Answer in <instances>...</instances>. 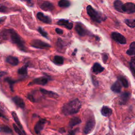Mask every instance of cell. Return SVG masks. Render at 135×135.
<instances>
[{
    "label": "cell",
    "mask_w": 135,
    "mask_h": 135,
    "mask_svg": "<svg viewBox=\"0 0 135 135\" xmlns=\"http://www.w3.org/2000/svg\"><path fill=\"white\" fill-rule=\"evenodd\" d=\"M57 49L62 50L63 47V45H62V40L60 38H59L57 42Z\"/></svg>",
    "instance_id": "cell-35"
},
{
    "label": "cell",
    "mask_w": 135,
    "mask_h": 135,
    "mask_svg": "<svg viewBox=\"0 0 135 135\" xmlns=\"http://www.w3.org/2000/svg\"><path fill=\"white\" fill-rule=\"evenodd\" d=\"M55 32L58 34H62L63 33V31L62 30L59 28H55Z\"/></svg>",
    "instance_id": "cell-41"
},
{
    "label": "cell",
    "mask_w": 135,
    "mask_h": 135,
    "mask_svg": "<svg viewBox=\"0 0 135 135\" xmlns=\"http://www.w3.org/2000/svg\"><path fill=\"white\" fill-rule=\"evenodd\" d=\"M59 132H61V133H64V132H65V130L63 128H62V129H60L59 130Z\"/></svg>",
    "instance_id": "cell-44"
},
{
    "label": "cell",
    "mask_w": 135,
    "mask_h": 135,
    "mask_svg": "<svg viewBox=\"0 0 135 135\" xmlns=\"http://www.w3.org/2000/svg\"><path fill=\"white\" fill-rule=\"evenodd\" d=\"M36 16L40 21L44 23L50 24L52 22V20L49 16L45 15L41 12H38L36 14Z\"/></svg>",
    "instance_id": "cell-13"
},
{
    "label": "cell",
    "mask_w": 135,
    "mask_h": 135,
    "mask_svg": "<svg viewBox=\"0 0 135 135\" xmlns=\"http://www.w3.org/2000/svg\"><path fill=\"white\" fill-rule=\"evenodd\" d=\"M56 24L60 26H64L68 30H71L73 27V23L70 22L69 20L65 19H61L59 20Z\"/></svg>",
    "instance_id": "cell-12"
},
{
    "label": "cell",
    "mask_w": 135,
    "mask_h": 135,
    "mask_svg": "<svg viewBox=\"0 0 135 135\" xmlns=\"http://www.w3.org/2000/svg\"><path fill=\"white\" fill-rule=\"evenodd\" d=\"M0 131L1 132L5 134H12L13 133L12 129L8 126L5 124L0 126Z\"/></svg>",
    "instance_id": "cell-23"
},
{
    "label": "cell",
    "mask_w": 135,
    "mask_h": 135,
    "mask_svg": "<svg viewBox=\"0 0 135 135\" xmlns=\"http://www.w3.org/2000/svg\"><path fill=\"white\" fill-rule=\"evenodd\" d=\"M27 98L32 102H35V99L33 97V95L32 94H28L27 95Z\"/></svg>",
    "instance_id": "cell-36"
},
{
    "label": "cell",
    "mask_w": 135,
    "mask_h": 135,
    "mask_svg": "<svg viewBox=\"0 0 135 135\" xmlns=\"http://www.w3.org/2000/svg\"><path fill=\"white\" fill-rule=\"evenodd\" d=\"M119 80L124 88H128L129 86V83L126 78L123 76H120L119 78Z\"/></svg>",
    "instance_id": "cell-32"
},
{
    "label": "cell",
    "mask_w": 135,
    "mask_h": 135,
    "mask_svg": "<svg viewBox=\"0 0 135 135\" xmlns=\"http://www.w3.org/2000/svg\"><path fill=\"white\" fill-rule=\"evenodd\" d=\"M81 122V120L79 117H74L70 119L69 123V126L70 128H73L75 126L80 124Z\"/></svg>",
    "instance_id": "cell-21"
},
{
    "label": "cell",
    "mask_w": 135,
    "mask_h": 135,
    "mask_svg": "<svg viewBox=\"0 0 135 135\" xmlns=\"http://www.w3.org/2000/svg\"><path fill=\"white\" fill-rule=\"evenodd\" d=\"M108 56L106 53L102 54V59H103V61L104 63L106 62V61L108 60Z\"/></svg>",
    "instance_id": "cell-40"
},
{
    "label": "cell",
    "mask_w": 135,
    "mask_h": 135,
    "mask_svg": "<svg viewBox=\"0 0 135 135\" xmlns=\"http://www.w3.org/2000/svg\"><path fill=\"white\" fill-rule=\"evenodd\" d=\"M40 92H41V93L45 97L55 99H57L59 97V94L54 92H53L51 91H48V90L43 89V88H41L40 89Z\"/></svg>",
    "instance_id": "cell-11"
},
{
    "label": "cell",
    "mask_w": 135,
    "mask_h": 135,
    "mask_svg": "<svg viewBox=\"0 0 135 135\" xmlns=\"http://www.w3.org/2000/svg\"><path fill=\"white\" fill-rule=\"evenodd\" d=\"M78 130H79V128H76V129L70 131L67 135H75Z\"/></svg>",
    "instance_id": "cell-38"
},
{
    "label": "cell",
    "mask_w": 135,
    "mask_h": 135,
    "mask_svg": "<svg viewBox=\"0 0 135 135\" xmlns=\"http://www.w3.org/2000/svg\"><path fill=\"white\" fill-rule=\"evenodd\" d=\"M13 128L15 130V131L19 135H26L25 132L24 131V130H22L21 128H20L17 126H16V124L13 123Z\"/></svg>",
    "instance_id": "cell-30"
},
{
    "label": "cell",
    "mask_w": 135,
    "mask_h": 135,
    "mask_svg": "<svg viewBox=\"0 0 135 135\" xmlns=\"http://www.w3.org/2000/svg\"><path fill=\"white\" fill-rule=\"evenodd\" d=\"M27 67L28 65L26 64L18 70V74L21 75H26L27 74Z\"/></svg>",
    "instance_id": "cell-27"
},
{
    "label": "cell",
    "mask_w": 135,
    "mask_h": 135,
    "mask_svg": "<svg viewBox=\"0 0 135 135\" xmlns=\"http://www.w3.org/2000/svg\"><path fill=\"white\" fill-rule=\"evenodd\" d=\"M0 117H2V118H4V119H7V118L6 117V115H5V113H4V111L0 108Z\"/></svg>",
    "instance_id": "cell-39"
},
{
    "label": "cell",
    "mask_w": 135,
    "mask_h": 135,
    "mask_svg": "<svg viewBox=\"0 0 135 135\" xmlns=\"http://www.w3.org/2000/svg\"><path fill=\"white\" fill-rule=\"evenodd\" d=\"M104 68L102 67L99 63H95L92 67V71L95 74L101 73L104 70Z\"/></svg>",
    "instance_id": "cell-19"
},
{
    "label": "cell",
    "mask_w": 135,
    "mask_h": 135,
    "mask_svg": "<svg viewBox=\"0 0 135 135\" xmlns=\"http://www.w3.org/2000/svg\"><path fill=\"white\" fill-rule=\"evenodd\" d=\"M95 125V122L94 119L93 118L89 119L87 121L85 125V127L84 128V130H83L84 133L85 134H89L90 133H91L94 129Z\"/></svg>",
    "instance_id": "cell-6"
},
{
    "label": "cell",
    "mask_w": 135,
    "mask_h": 135,
    "mask_svg": "<svg viewBox=\"0 0 135 135\" xmlns=\"http://www.w3.org/2000/svg\"><path fill=\"white\" fill-rule=\"evenodd\" d=\"M126 53L129 55H135V42H133L130 44L129 49L127 51Z\"/></svg>",
    "instance_id": "cell-26"
},
{
    "label": "cell",
    "mask_w": 135,
    "mask_h": 135,
    "mask_svg": "<svg viewBox=\"0 0 135 135\" xmlns=\"http://www.w3.org/2000/svg\"><path fill=\"white\" fill-rule=\"evenodd\" d=\"M2 20H2V18H0V23H1V22H2Z\"/></svg>",
    "instance_id": "cell-48"
},
{
    "label": "cell",
    "mask_w": 135,
    "mask_h": 135,
    "mask_svg": "<svg viewBox=\"0 0 135 135\" xmlns=\"http://www.w3.org/2000/svg\"><path fill=\"white\" fill-rule=\"evenodd\" d=\"M131 94L130 92H125L122 93L120 96L119 102L120 104H125L130 99Z\"/></svg>",
    "instance_id": "cell-16"
},
{
    "label": "cell",
    "mask_w": 135,
    "mask_h": 135,
    "mask_svg": "<svg viewBox=\"0 0 135 135\" xmlns=\"http://www.w3.org/2000/svg\"><path fill=\"white\" fill-rule=\"evenodd\" d=\"M38 32H39L43 37H45V38H48L47 33L45 31H44L43 30V28H42V27H39L38 28Z\"/></svg>",
    "instance_id": "cell-33"
},
{
    "label": "cell",
    "mask_w": 135,
    "mask_h": 135,
    "mask_svg": "<svg viewBox=\"0 0 135 135\" xmlns=\"http://www.w3.org/2000/svg\"><path fill=\"white\" fill-rule=\"evenodd\" d=\"M132 135H135V130H134V131H133V134H132Z\"/></svg>",
    "instance_id": "cell-47"
},
{
    "label": "cell",
    "mask_w": 135,
    "mask_h": 135,
    "mask_svg": "<svg viewBox=\"0 0 135 135\" xmlns=\"http://www.w3.org/2000/svg\"><path fill=\"white\" fill-rule=\"evenodd\" d=\"M101 114L104 117H109L112 113V109L107 106H103L101 110Z\"/></svg>",
    "instance_id": "cell-18"
},
{
    "label": "cell",
    "mask_w": 135,
    "mask_h": 135,
    "mask_svg": "<svg viewBox=\"0 0 135 135\" xmlns=\"http://www.w3.org/2000/svg\"><path fill=\"white\" fill-rule=\"evenodd\" d=\"M75 30L79 35L84 36L88 34V31L85 30L81 24L78 23L75 26Z\"/></svg>",
    "instance_id": "cell-14"
},
{
    "label": "cell",
    "mask_w": 135,
    "mask_h": 135,
    "mask_svg": "<svg viewBox=\"0 0 135 135\" xmlns=\"http://www.w3.org/2000/svg\"><path fill=\"white\" fill-rule=\"evenodd\" d=\"M38 3L40 8L44 11H52L54 8L53 4L49 1L39 0Z\"/></svg>",
    "instance_id": "cell-5"
},
{
    "label": "cell",
    "mask_w": 135,
    "mask_h": 135,
    "mask_svg": "<svg viewBox=\"0 0 135 135\" xmlns=\"http://www.w3.org/2000/svg\"><path fill=\"white\" fill-rule=\"evenodd\" d=\"M5 81L6 82H7L8 84H9V87H10V89L13 92L14 91V89H13V86H14V84L16 83V82L17 81L11 78H5Z\"/></svg>",
    "instance_id": "cell-29"
},
{
    "label": "cell",
    "mask_w": 135,
    "mask_h": 135,
    "mask_svg": "<svg viewBox=\"0 0 135 135\" xmlns=\"http://www.w3.org/2000/svg\"><path fill=\"white\" fill-rule=\"evenodd\" d=\"M31 45L35 48L40 49H44L49 48L51 47V45L48 43L44 42L40 40H33L30 43Z\"/></svg>",
    "instance_id": "cell-4"
},
{
    "label": "cell",
    "mask_w": 135,
    "mask_h": 135,
    "mask_svg": "<svg viewBox=\"0 0 135 135\" xmlns=\"http://www.w3.org/2000/svg\"><path fill=\"white\" fill-rule=\"evenodd\" d=\"M12 117H13L15 123L17 125V126L20 128H21L22 130H24L23 127V126H22V124H21V122L19 120V118H18L17 114H16V113L15 111H12Z\"/></svg>",
    "instance_id": "cell-22"
},
{
    "label": "cell",
    "mask_w": 135,
    "mask_h": 135,
    "mask_svg": "<svg viewBox=\"0 0 135 135\" xmlns=\"http://www.w3.org/2000/svg\"><path fill=\"white\" fill-rule=\"evenodd\" d=\"M111 89L115 93H119L121 90V85L119 81H115L111 86Z\"/></svg>",
    "instance_id": "cell-20"
},
{
    "label": "cell",
    "mask_w": 135,
    "mask_h": 135,
    "mask_svg": "<svg viewBox=\"0 0 135 135\" xmlns=\"http://www.w3.org/2000/svg\"><path fill=\"white\" fill-rule=\"evenodd\" d=\"M53 62L54 64H55L56 65H62L63 64L64 59H63V57H62L61 56L55 55L53 59Z\"/></svg>",
    "instance_id": "cell-25"
},
{
    "label": "cell",
    "mask_w": 135,
    "mask_h": 135,
    "mask_svg": "<svg viewBox=\"0 0 135 135\" xmlns=\"http://www.w3.org/2000/svg\"><path fill=\"white\" fill-rule=\"evenodd\" d=\"M45 123L46 120L44 119H41L38 120V121L35 124L34 126V131L36 134H38L41 133V132L44 128Z\"/></svg>",
    "instance_id": "cell-10"
},
{
    "label": "cell",
    "mask_w": 135,
    "mask_h": 135,
    "mask_svg": "<svg viewBox=\"0 0 135 135\" xmlns=\"http://www.w3.org/2000/svg\"><path fill=\"white\" fill-rule=\"evenodd\" d=\"M13 102L18 107L21 108V109H24L25 107V102L21 97L18 96H15L12 98V99Z\"/></svg>",
    "instance_id": "cell-15"
},
{
    "label": "cell",
    "mask_w": 135,
    "mask_h": 135,
    "mask_svg": "<svg viewBox=\"0 0 135 135\" xmlns=\"http://www.w3.org/2000/svg\"><path fill=\"white\" fill-rule=\"evenodd\" d=\"M76 51H77V50H76V49H75L74 52H73V55H75V52H76Z\"/></svg>",
    "instance_id": "cell-46"
},
{
    "label": "cell",
    "mask_w": 135,
    "mask_h": 135,
    "mask_svg": "<svg viewBox=\"0 0 135 135\" xmlns=\"http://www.w3.org/2000/svg\"><path fill=\"white\" fill-rule=\"evenodd\" d=\"M6 61L9 64L13 66L17 65L19 63V60L18 58L15 56H13L11 55H9L6 57Z\"/></svg>",
    "instance_id": "cell-17"
},
{
    "label": "cell",
    "mask_w": 135,
    "mask_h": 135,
    "mask_svg": "<svg viewBox=\"0 0 135 135\" xmlns=\"http://www.w3.org/2000/svg\"><path fill=\"white\" fill-rule=\"evenodd\" d=\"M123 3L120 1V0H115L114 3H113V5L115 8V9L120 12L122 13V5H123Z\"/></svg>",
    "instance_id": "cell-24"
},
{
    "label": "cell",
    "mask_w": 135,
    "mask_h": 135,
    "mask_svg": "<svg viewBox=\"0 0 135 135\" xmlns=\"http://www.w3.org/2000/svg\"><path fill=\"white\" fill-rule=\"evenodd\" d=\"M130 63L132 64L133 65L135 66V55L131 58V61L130 62Z\"/></svg>",
    "instance_id": "cell-42"
},
{
    "label": "cell",
    "mask_w": 135,
    "mask_h": 135,
    "mask_svg": "<svg viewBox=\"0 0 135 135\" xmlns=\"http://www.w3.org/2000/svg\"><path fill=\"white\" fill-rule=\"evenodd\" d=\"M124 23L130 27L133 28L135 27V18L134 19H126Z\"/></svg>",
    "instance_id": "cell-31"
},
{
    "label": "cell",
    "mask_w": 135,
    "mask_h": 135,
    "mask_svg": "<svg viewBox=\"0 0 135 135\" xmlns=\"http://www.w3.org/2000/svg\"><path fill=\"white\" fill-rule=\"evenodd\" d=\"M122 12L126 13H135V4L133 3L128 2L123 4L122 5Z\"/></svg>",
    "instance_id": "cell-8"
},
{
    "label": "cell",
    "mask_w": 135,
    "mask_h": 135,
    "mask_svg": "<svg viewBox=\"0 0 135 135\" xmlns=\"http://www.w3.org/2000/svg\"><path fill=\"white\" fill-rule=\"evenodd\" d=\"M5 74V73H4V72H0V78L2 76H3V75H4Z\"/></svg>",
    "instance_id": "cell-45"
},
{
    "label": "cell",
    "mask_w": 135,
    "mask_h": 135,
    "mask_svg": "<svg viewBox=\"0 0 135 135\" xmlns=\"http://www.w3.org/2000/svg\"><path fill=\"white\" fill-rule=\"evenodd\" d=\"M86 12L91 19L97 23H101L106 19L104 16L95 10L91 5H88L86 7Z\"/></svg>",
    "instance_id": "cell-3"
},
{
    "label": "cell",
    "mask_w": 135,
    "mask_h": 135,
    "mask_svg": "<svg viewBox=\"0 0 135 135\" xmlns=\"http://www.w3.org/2000/svg\"><path fill=\"white\" fill-rule=\"evenodd\" d=\"M130 64V69H131V71L132 73V74L135 76V66L133 65L132 64L129 63Z\"/></svg>",
    "instance_id": "cell-37"
},
{
    "label": "cell",
    "mask_w": 135,
    "mask_h": 135,
    "mask_svg": "<svg viewBox=\"0 0 135 135\" xmlns=\"http://www.w3.org/2000/svg\"><path fill=\"white\" fill-rule=\"evenodd\" d=\"M8 11V8L5 6L0 4V12L1 13H6Z\"/></svg>",
    "instance_id": "cell-34"
},
{
    "label": "cell",
    "mask_w": 135,
    "mask_h": 135,
    "mask_svg": "<svg viewBox=\"0 0 135 135\" xmlns=\"http://www.w3.org/2000/svg\"><path fill=\"white\" fill-rule=\"evenodd\" d=\"M49 78L46 76H41L40 78L34 79L32 82H31L28 85H33V84H38L41 85H44L46 84L48 82Z\"/></svg>",
    "instance_id": "cell-9"
},
{
    "label": "cell",
    "mask_w": 135,
    "mask_h": 135,
    "mask_svg": "<svg viewBox=\"0 0 135 135\" xmlns=\"http://www.w3.org/2000/svg\"><path fill=\"white\" fill-rule=\"evenodd\" d=\"M111 36L114 41H115L117 42H118L120 44H124L126 43L127 40L125 37L118 32H112L111 33Z\"/></svg>",
    "instance_id": "cell-7"
},
{
    "label": "cell",
    "mask_w": 135,
    "mask_h": 135,
    "mask_svg": "<svg viewBox=\"0 0 135 135\" xmlns=\"http://www.w3.org/2000/svg\"><path fill=\"white\" fill-rule=\"evenodd\" d=\"M6 32L10 36L12 43L16 44L20 50L26 52V48L25 46V43L22 37L13 29H8Z\"/></svg>",
    "instance_id": "cell-2"
},
{
    "label": "cell",
    "mask_w": 135,
    "mask_h": 135,
    "mask_svg": "<svg viewBox=\"0 0 135 135\" xmlns=\"http://www.w3.org/2000/svg\"><path fill=\"white\" fill-rule=\"evenodd\" d=\"M58 5L62 8L68 7L70 6V2L68 0H60L58 3Z\"/></svg>",
    "instance_id": "cell-28"
},
{
    "label": "cell",
    "mask_w": 135,
    "mask_h": 135,
    "mask_svg": "<svg viewBox=\"0 0 135 135\" xmlns=\"http://www.w3.org/2000/svg\"><path fill=\"white\" fill-rule=\"evenodd\" d=\"M81 103L78 99H75L66 103L62 107L61 112L65 115H71L77 113L81 108Z\"/></svg>",
    "instance_id": "cell-1"
},
{
    "label": "cell",
    "mask_w": 135,
    "mask_h": 135,
    "mask_svg": "<svg viewBox=\"0 0 135 135\" xmlns=\"http://www.w3.org/2000/svg\"><path fill=\"white\" fill-rule=\"evenodd\" d=\"M27 3L28 4V5H30L31 6H32L33 5V3H32V0H25Z\"/></svg>",
    "instance_id": "cell-43"
}]
</instances>
